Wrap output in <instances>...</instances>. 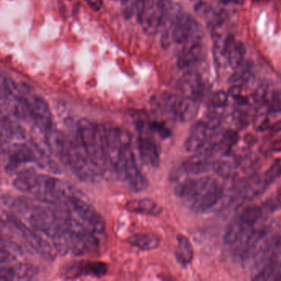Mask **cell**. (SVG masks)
Instances as JSON below:
<instances>
[{
	"mask_svg": "<svg viewBox=\"0 0 281 281\" xmlns=\"http://www.w3.org/2000/svg\"><path fill=\"white\" fill-rule=\"evenodd\" d=\"M121 1L125 17L129 18L134 14H136L138 22H140L146 0H121Z\"/></svg>",
	"mask_w": 281,
	"mask_h": 281,
	"instance_id": "28",
	"label": "cell"
},
{
	"mask_svg": "<svg viewBox=\"0 0 281 281\" xmlns=\"http://www.w3.org/2000/svg\"><path fill=\"white\" fill-rule=\"evenodd\" d=\"M203 121L209 130H214V129H218L220 126L222 120H221L219 115L217 114L215 112H212V113H209L207 116H205V120Z\"/></svg>",
	"mask_w": 281,
	"mask_h": 281,
	"instance_id": "34",
	"label": "cell"
},
{
	"mask_svg": "<svg viewBox=\"0 0 281 281\" xmlns=\"http://www.w3.org/2000/svg\"><path fill=\"white\" fill-rule=\"evenodd\" d=\"M195 11L197 12L199 15L203 16V17H207L210 15L211 9L207 4L204 2H200L195 6Z\"/></svg>",
	"mask_w": 281,
	"mask_h": 281,
	"instance_id": "36",
	"label": "cell"
},
{
	"mask_svg": "<svg viewBox=\"0 0 281 281\" xmlns=\"http://www.w3.org/2000/svg\"><path fill=\"white\" fill-rule=\"evenodd\" d=\"M138 131V147L141 160L150 167H159L160 163V151L156 141L151 136L149 121L138 120L136 123Z\"/></svg>",
	"mask_w": 281,
	"mask_h": 281,
	"instance_id": "5",
	"label": "cell"
},
{
	"mask_svg": "<svg viewBox=\"0 0 281 281\" xmlns=\"http://www.w3.org/2000/svg\"><path fill=\"white\" fill-rule=\"evenodd\" d=\"M107 266L105 263L99 261H87L79 264L74 267L73 275H84V276L102 277L106 275Z\"/></svg>",
	"mask_w": 281,
	"mask_h": 281,
	"instance_id": "24",
	"label": "cell"
},
{
	"mask_svg": "<svg viewBox=\"0 0 281 281\" xmlns=\"http://www.w3.org/2000/svg\"><path fill=\"white\" fill-rule=\"evenodd\" d=\"M0 261L2 264H7L14 261L23 255V251L18 243L2 237L1 239V252Z\"/></svg>",
	"mask_w": 281,
	"mask_h": 281,
	"instance_id": "26",
	"label": "cell"
},
{
	"mask_svg": "<svg viewBox=\"0 0 281 281\" xmlns=\"http://www.w3.org/2000/svg\"><path fill=\"white\" fill-rule=\"evenodd\" d=\"M167 6L166 0H146L139 23L147 33L154 35L160 29Z\"/></svg>",
	"mask_w": 281,
	"mask_h": 281,
	"instance_id": "8",
	"label": "cell"
},
{
	"mask_svg": "<svg viewBox=\"0 0 281 281\" xmlns=\"http://www.w3.org/2000/svg\"><path fill=\"white\" fill-rule=\"evenodd\" d=\"M213 169L222 178L229 179L233 175L235 167L227 160L214 161Z\"/></svg>",
	"mask_w": 281,
	"mask_h": 281,
	"instance_id": "29",
	"label": "cell"
},
{
	"mask_svg": "<svg viewBox=\"0 0 281 281\" xmlns=\"http://www.w3.org/2000/svg\"><path fill=\"white\" fill-rule=\"evenodd\" d=\"M228 92L224 91H218L213 95L211 99V103L212 106L215 108H222L225 107L228 103Z\"/></svg>",
	"mask_w": 281,
	"mask_h": 281,
	"instance_id": "33",
	"label": "cell"
},
{
	"mask_svg": "<svg viewBox=\"0 0 281 281\" xmlns=\"http://www.w3.org/2000/svg\"><path fill=\"white\" fill-rule=\"evenodd\" d=\"M219 185L213 176H205L197 179H186L179 182L175 188V194L188 204L198 198L207 191Z\"/></svg>",
	"mask_w": 281,
	"mask_h": 281,
	"instance_id": "6",
	"label": "cell"
},
{
	"mask_svg": "<svg viewBox=\"0 0 281 281\" xmlns=\"http://www.w3.org/2000/svg\"><path fill=\"white\" fill-rule=\"evenodd\" d=\"M208 128L203 121L195 123L191 128L188 138L185 139V149L188 153L198 152L205 147L208 139Z\"/></svg>",
	"mask_w": 281,
	"mask_h": 281,
	"instance_id": "14",
	"label": "cell"
},
{
	"mask_svg": "<svg viewBox=\"0 0 281 281\" xmlns=\"http://www.w3.org/2000/svg\"><path fill=\"white\" fill-rule=\"evenodd\" d=\"M254 228V227H252ZM249 227H247L245 224H243L241 221L239 220V218L236 216L235 219H232L228 225V228L226 229L225 233L223 236V241L226 245L229 247H235L239 242L241 241L243 237L248 230L251 229Z\"/></svg>",
	"mask_w": 281,
	"mask_h": 281,
	"instance_id": "21",
	"label": "cell"
},
{
	"mask_svg": "<svg viewBox=\"0 0 281 281\" xmlns=\"http://www.w3.org/2000/svg\"><path fill=\"white\" fill-rule=\"evenodd\" d=\"M223 4H235L237 5H242L244 4L245 0H222Z\"/></svg>",
	"mask_w": 281,
	"mask_h": 281,
	"instance_id": "39",
	"label": "cell"
},
{
	"mask_svg": "<svg viewBox=\"0 0 281 281\" xmlns=\"http://www.w3.org/2000/svg\"><path fill=\"white\" fill-rule=\"evenodd\" d=\"M65 205L73 218L82 223L85 228L98 236H103L106 232V223L103 217L97 212L88 202L78 195L70 197Z\"/></svg>",
	"mask_w": 281,
	"mask_h": 281,
	"instance_id": "3",
	"label": "cell"
},
{
	"mask_svg": "<svg viewBox=\"0 0 281 281\" xmlns=\"http://www.w3.org/2000/svg\"><path fill=\"white\" fill-rule=\"evenodd\" d=\"M178 87L183 97H188L197 101L200 99L203 91L201 78L193 73H188L184 75L179 82Z\"/></svg>",
	"mask_w": 281,
	"mask_h": 281,
	"instance_id": "17",
	"label": "cell"
},
{
	"mask_svg": "<svg viewBox=\"0 0 281 281\" xmlns=\"http://www.w3.org/2000/svg\"><path fill=\"white\" fill-rule=\"evenodd\" d=\"M199 24L192 16L181 14L172 30V41L176 44H186L196 40Z\"/></svg>",
	"mask_w": 281,
	"mask_h": 281,
	"instance_id": "9",
	"label": "cell"
},
{
	"mask_svg": "<svg viewBox=\"0 0 281 281\" xmlns=\"http://www.w3.org/2000/svg\"><path fill=\"white\" fill-rule=\"evenodd\" d=\"M255 125L259 130H266L269 126V121H268L267 116L264 114L259 115L255 121Z\"/></svg>",
	"mask_w": 281,
	"mask_h": 281,
	"instance_id": "35",
	"label": "cell"
},
{
	"mask_svg": "<svg viewBox=\"0 0 281 281\" xmlns=\"http://www.w3.org/2000/svg\"><path fill=\"white\" fill-rule=\"evenodd\" d=\"M38 267L32 264L16 263L11 266H2L0 279L4 281L29 280L38 274Z\"/></svg>",
	"mask_w": 281,
	"mask_h": 281,
	"instance_id": "10",
	"label": "cell"
},
{
	"mask_svg": "<svg viewBox=\"0 0 281 281\" xmlns=\"http://www.w3.org/2000/svg\"><path fill=\"white\" fill-rule=\"evenodd\" d=\"M32 103V121L34 125L48 134L56 129L49 106L40 98H35Z\"/></svg>",
	"mask_w": 281,
	"mask_h": 281,
	"instance_id": "11",
	"label": "cell"
},
{
	"mask_svg": "<svg viewBox=\"0 0 281 281\" xmlns=\"http://www.w3.org/2000/svg\"><path fill=\"white\" fill-rule=\"evenodd\" d=\"M262 215V209L257 205H250L245 209H243L237 217L247 227L252 228L256 223L261 219Z\"/></svg>",
	"mask_w": 281,
	"mask_h": 281,
	"instance_id": "27",
	"label": "cell"
},
{
	"mask_svg": "<svg viewBox=\"0 0 281 281\" xmlns=\"http://www.w3.org/2000/svg\"><path fill=\"white\" fill-rule=\"evenodd\" d=\"M265 104L267 106V110L269 112H274V113L281 112V91L274 90L270 96L268 94Z\"/></svg>",
	"mask_w": 281,
	"mask_h": 281,
	"instance_id": "31",
	"label": "cell"
},
{
	"mask_svg": "<svg viewBox=\"0 0 281 281\" xmlns=\"http://www.w3.org/2000/svg\"><path fill=\"white\" fill-rule=\"evenodd\" d=\"M257 281H277L281 280V262L278 260H273L266 266L257 271L252 278Z\"/></svg>",
	"mask_w": 281,
	"mask_h": 281,
	"instance_id": "25",
	"label": "cell"
},
{
	"mask_svg": "<svg viewBox=\"0 0 281 281\" xmlns=\"http://www.w3.org/2000/svg\"><path fill=\"white\" fill-rule=\"evenodd\" d=\"M125 209L129 212L148 216H159L163 212V207L150 198L130 200L125 205Z\"/></svg>",
	"mask_w": 281,
	"mask_h": 281,
	"instance_id": "15",
	"label": "cell"
},
{
	"mask_svg": "<svg viewBox=\"0 0 281 281\" xmlns=\"http://www.w3.org/2000/svg\"><path fill=\"white\" fill-rule=\"evenodd\" d=\"M213 153L211 150H200L193 154L181 164L188 174L201 175L213 168Z\"/></svg>",
	"mask_w": 281,
	"mask_h": 281,
	"instance_id": "12",
	"label": "cell"
},
{
	"mask_svg": "<svg viewBox=\"0 0 281 281\" xmlns=\"http://www.w3.org/2000/svg\"><path fill=\"white\" fill-rule=\"evenodd\" d=\"M149 127L152 133L159 134L161 138H166L171 135V131L166 126L165 124L160 121H149Z\"/></svg>",
	"mask_w": 281,
	"mask_h": 281,
	"instance_id": "32",
	"label": "cell"
},
{
	"mask_svg": "<svg viewBox=\"0 0 281 281\" xmlns=\"http://www.w3.org/2000/svg\"><path fill=\"white\" fill-rule=\"evenodd\" d=\"M281 176V158L276 159L274 163L271 164L266 173L264 175V179L266 181L268 185H270L271 183L274 182L277 179Z\"/></svg>",
	"mask_w": 281,
	"mask_h": 281,
	"instance_id": "30",
	"label": "cell"
},
{
	"mask_svg": "<svg viewBox=\"0 0 281 281\" xmlns=\"http://www.w3.org/2000/svg\"><path fill=\"white\" fill-rule=\"evenodd\" d=\"M77 130L84 152L100 176H110L103 125H96L87 119L82 118L77 123Z\"/></svg>",
	"mask_w": 281,
	"mask_h": 281,
	"instance_id": "1",
	"label": "cell"
},
{
	"mask_svg": "<svg viewBox=\"0 0 281 281\" xmlns=\"http://www.w3.org/2000/svg\"><path fill=\"white\" fill-rule=\"evenodd\" d=\"M176 250L175 252L176 258L182 266H188L194 258V250L190 240L182 235L176 237Z\"/></svg>",
	"mask_w": 281,
	"mask_h": 281,
	"instance_id": "23",
	"label": "cell"
},
{
	"mask_svg": "<svg viewBox=\"0 0 281 281\" xmlns=\"http://www.w3.org/2000/svg\"><path fill=\"white\" fill-rule=\"evenodd\" d=\"M268 184L264 177L260 178L258 176H253L248 179L243 183L239 191V198L243 201H252V199L258 197L266 190Z\"/></svg>",
	"mask_w": 281,
	"mask_h": 281,
	"instance_id": "18",
	"label": "cell"
},
{
	"mask_svg": "<svg viewBox=\"0 0 281 281\" xmlns=\"http://www.w3.org/2000/svg\"><path fill=\"white\" fill-rule=\"evenodd\" d=\"M125 181L128 183L129 189L135 193L144 192L148 188L147 179L138 169L134 152L131 149L130 140L128 141L125 147V163H124Z\"/></svg>",
	"mask_w": 281,
	"mask_h": 281,
	"instance_id": "7",
	"label": "cell"
},
{
	"mask_svg": "<svg viewBox=\"0 0 281 281\" xmlns=\"http://www.w3.org/2000/svg\"><path fill=\"white\" fill-rule=\"evenodd\" d=\"M128 243L139 250L150 252L159 248L160 239L154 233H137L132 235L128 240Z\"/></svg>",
	"mask_w": 281,
	"mask_h": 281,
	"instance_id": "22",
	"label": "cell"
},
{
	"mask_svg": "<svg viewBox=\"0 0 281 281\" xmlns=\"http://www.w3.org/2000/svg\"><path fill=\"white\" fill-rule=\"evenodd\" d=\"M223 196V188H221L220 185H218L192 201L189 206L197 213L208 212L219 204Z\"/></svg>",
	"mask_w": 281,
	"mask_h": 281,
	"instance_id": "13",
	"label": "cell"
},
{
	"mask_svg": "<svg viewBox=\"0 0 281 281\" xmlns=\"http://www.w3.org/2000/svg\"><path fill=\"white\" fill-rule=\"evenodd\" d=\"M223 52L227 55L230 67L238 69L245 56L246 49L243 43L237 42L232 38H228L223 44Z\"/></svg>",
	"mask_w": 281,
	"mask_h": 281,
	"instance_id": "19",
	"label": "cell"
},
{
	"mask_svg": "<svg viewBox=\"0 0 281 281\" xmlns=\"http://www.w3.org/2000/svg\"><path fill=\"white\" fill-rule=\"evenodd\" d=\"M5 218L6 219L3 220L2 223H5L9 228L17 232L24 240L25 243L36 251L40 257L51 261L56 258L57 252L54 246L47 242L40 232L27 227L14 214H6Z\"/></svg>",
	"mask_w": 281,
	"mask_h": 281,
	"instance_id": "2",
	"label": "cell"
},
{
	"mask_svg": "<svg viewBox=\"0 0 281 281\" xmlns=\"http://www.w3.org/2000/svg\"><path fill=\"white\" fill-rule=\"evenodd\" d=\"M271 150L275 153H281V138L274 140L271 145Z\"/></svg>",
	"mask_w": 281,
	"mask_h": 281,
	"instance_id": "38",
	"label": "cell"
},
{
	"mask_svg": "<svg viewBox=\"0 0 281 281\" xmlns=\"http://www.w3.org/2000/svg\"><path fill=\"white\" fill-rule=\"evenodd\" d=\"M3 154H5V169L9 172H14L27 163H36L38 165L40 155L36 152L32 145L17 143L6 149L3 148Z\"/></svg>",
	"mask_w": 281,
	"mask_h": 281,
	"instance_id": "4",
	"label": "cell"
},
{
	"mask_svg": "<svg viewBox=\"0 0 281 281\" xmlns=\"http://www.w3.org/2000/svg\"><path fill=\"white\" fill-rule=\"evenodd\" d=\"M197 112V100L188 97L177 98L175 107V118L182 122H186L194 118Z\"/></svg>",
	"mask_w": 281,
	"mask_h": 281,
	"instance_id": "20",
	"label": "cell"
},
{
	"mask_svg": "<svg viewBox=\"0 0 281 281\" xmlns=\"http://www.w3.org/2000/svg\"><path fill=\"white\" fill-rule=\"evenodd\" d=\"M177 60V66L181 69H186L197 65L202 56V45L197 40L186 43Z\"/></svg>",
	"mask_w": 281,
	"mask_h": 281,
	"instance_id": "16",
	"label": "cell"
},
{
	"mask_svg": "<svg viewBox=\"0 0 281 281\" xmlns=\"http://www.w3.org/2000/svg\"><path fill=\"white\" fill-rule=\"evenodd\" d=\"M87 3L94 11H99L103 7V0H87Z\"/></svg>",
	"mask_w": 281,
	"mask_h": 281,
	"instance_id": "37",
	"label": "cell"
}]
</instances>
